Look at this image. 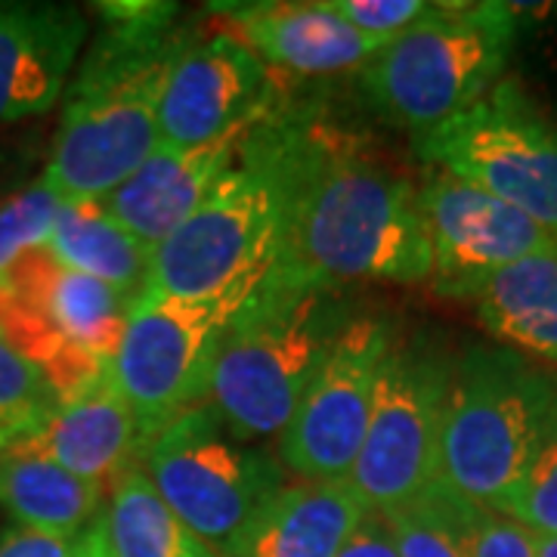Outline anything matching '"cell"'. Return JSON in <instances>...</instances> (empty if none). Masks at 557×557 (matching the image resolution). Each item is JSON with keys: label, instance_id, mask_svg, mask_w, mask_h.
Listing matches in <instances>:
<instances>
[{"label": "cell", "instance_id": "6da1fadb", "mask_svg": "<svg viewBox=\"0 0 557 557\" xmlns=\"http://www.w3.org/2000/svg\"><path fill=\"white\" fill-rule=\"evenodd\" d=\"M239 159L278 208V255L260 285L344 292L350 282L431 276L412 180L329 112L267 109L242 134Z\"/></svg>", "mask_w": 557, "mask_h": 557}, {"label": "cell", "instance_id": "7a4b0ae2", "mask_svg": "<svg viewBox=\"0 0 557 557\" xmlns=\"http://www.w3.org/2000/svg\"><path fill=\"white\" fill-rule=\"evenodd\" d=\"M106 28L65 94L44 183L60 201L106 199L161 146L164 81L189 35L174 28L177 3H97Z\"/></svg>", "mask_w": 557, "mask_h": 557}, {"label": "cell", "instance_id": "3957f363", "mask_svg": "<svg viewBox=\"0 0 557 557\" xmlns=\"http://www.w3.org/2000/svg\"><path fill=\"white\" fill-rule=\"evenodd\" d=\"M357 317L341 288H273L226 325L205 399L242 443L282 434L341 329Z\"/></svg>", "mask_w": 557, "mask_h": 557}, {"label": "cell", "instance_id": "277c9868", "mask_svg": "<svg viewBox=\"0 0 557 557\" xmlns=\"http://www.w3.org/2000/svg\"><path fill=\"white\" fill-rule=\"evenodd\" d=\"M557 399V379L511 347H471L456 359L440 428L437 483L496 511L518 483Z\"/></svg>", "mask_w": 557, "mask_h": 557}, {"label": "cell", "instance_id": "5b68a950", "mask_svg": "<svg viewBox=\"0 0 557 557\" xmlns=\"http://www.w3.org/2000/svg\"><path fill=\"white\" fill-rule=\"evenodd\" d=\"M518 16V3H434L362 69L366 100L397 127L434 131L493 90Z\"/></svg>", "mask_w": 557, "mask_h": 557}, {"label": "cell", "instance_id": "8992f818", "mask_svg": "<svg viewBox=\"0 0 557 557\" xmlns=\"http://www.w3.org/2000/svg\"><path fill=\"white\" fill-rule=\"evenodd\" d=\"M453 366L456 359L434 335H394L381 362L366 440L347 478L366 508L391 515L434 486Z\"/></svg>", "mask_w": 557, "mask_h": 557}, {"label": "cell", "instance_id": "52a82bcc", "mask_svg": "<svg viewBox=\"0 0 557 557\" xmlns=\"http://www.w3.org/2000/svg\"><path fill=\"white\" fill-rule=\"evenodd\" d=\"M139 468L168 508L218 557L260 505L285 486L282 461L233 437L218 412L201 403L161 428Z\"/></svg>", "mask_w": 557, "mask_h": 557}, {"label": "cell", "instance_id": "ba28073f", "mask_svg": "<svg viewBox=\"0 0 557 557\" xmlns=\"http://www.w3.org/2000/svg\"><path fill=\"white\" fill-rule=\"evenodd\" d=\"M278 255L273 189L248 164H233L201 205L152 251L143 292L183 300L251 298Z\"/></svg>", "mask_w": 557, "mask_h": 557}, {"label": "cell", "instance_id": "9c48e42d", "mask_svg": "<svg viewBox=\"0 0 557 557\" xmlns=\"http://www.w3.org/2000/svg\"><path fill=\"white\" fill-rule=\"evenodd\" d=\"M416 149L431 168L518 208L557 239V131L518 84H498L461 115L418 134Z\"/></svg>", "mask_w": 557, "mask_h": 557}, {"label": "cell", "instance_id": "30bf717a", "mask_svg": "<svg viewBox=\"0 0 557 557\" xmlns=\"http://www.w3.org/2000/svg\"><path fill=\"white\" fill-rule=\"evenodd\" d=\"M245 300L139 295L109 372L146 437L156 440L164 424L205 399L220 338Z\"/></svg>", "mask_w": 557, "mask_h": 557}, {"label": "cell", "instance_id": "8fae6325", "mask_svg": "<svg viewBox=\"0 0 557 557\" xmlns=\"http://www.w3.org/2000/svg\"><path fill=\"white\" fill-rule=\"evenodd\" d=\"M391 322L357 313L304 391L298 412L278 434V461L300 480H347L354 471L391 350Z\"/></svg>", "mask_w": 557, "mask_h": 557}, {"label": "cell", "instance_id": "7c38bea8", "mask_svg": "<svg viewBox=\"0 0 557 557\" xmlns=\"http://www.w3.org/2000/svg\"><path fill=\"white\" fill-rule=\"evenodd\" d=\"M418 211L431 245L434 288L449 298H478L498 270L557 245L536 220L443 168H428Z\"/></svg>", "mask_w": 557, "mask_h": 557}, {"label": "cell", "instance_id": "4fadbf2b", "mask_svg": "<svg viewBox=\"0 0 557 557\" xmlns=\"http://www.w3.org/2000/svg\"><path fill=\"white\" fill-rule=\"evenodd\" d=\"M267 109V69L245 40L233 35L189 40L161 90V146L193 149L239 137Z\"/></svg>", "mask_w": 557, "mask_h": 557}, {"label": "cell", "instance_id": "5bb4252c", "mask_svg": "<svg viewBox=\"0 0 557 557\" xmlns=\"http://www.w3.org/2000/svg\"><path fill=\"white\" fill-rule=\"evenodd\" d=\"M84 38L72 3L0 0V127L57 106Z\"/></svg>", "mask_w": 557, "mask_h": 557}, {"label": "cell", "instance_id": "9a60e30c", "mask_svg": "<svg viewBox=\"0 0 557 557\" xmlns=\"http://www.w3.org/2000/svg\"><path fill=\"white\" fill-rule=\"evenodd\" d=\"M112 366V362H109ZM152 440L121 397L112 372L69 403H60L53 418L35 437L22 440L7 453L40 456L65 471L94 483H115L131 468H139Z\"/></svg>", "mask_w": 557, "mask_h": 557}, {"label": "cell", "instance_id": "2e32d148", "mask_svg": "<svg viewBox=\"0 0 557 557\" xmlns=\"http://www.w3.org/2000/svg\"><path fill=\"white\" fill-rule=\"evenodd\" d=\"M239 139L242 134L193 149L159 146L119 189L100 199L102 208L134 239L156 251L233 168Z\"/></svg>", "mask_w": 557, "mask_h": 557}, {"label": "cell", "instance_id": "e0dca14e", "mask_svg": "<svg viewBox=\"0 0 557 557\" xmlns=\"http://www.w3.org/2000/svg\"><path fill=\"white\" fill-rule=\"evenodd\" d=\"M226 20L239 25L242 40L278 69L298 75H332L357 69L391 44L357 32L329 3H223Z\"/></svg>", "mask_w": 557, "mask_h": 557}, {"label": "cell", "instance_id": "ac0fdd59", "mask_svg": "<svg viewBox=\"0 0 557 557\" xmlns=\"http://www.w3.org/2000/svg\"><path fill=\"white\" fill-rule=\"evenodd\" d=\"M366 505L347 480L282 486L220 557H338Z\"/></svg>", "mask_w": 557, "mask_h": 557}, {"label": "cell", "instance_id": "d6986e66", "mask_svg": "<svg viewBox=\"0 0 557 557\" xmlns=\"http://www.w3.org/2000/svg\"><path fill=\"white\" fill-rule=\"evenodd\" d=\"M13 298L47 319L62 338L102 359L115 357L137 298L60 267L47 245L28 251L10 273Z\"/></svg>", "mask_w": 557, "mask_h": 557}, {"label": "cell", "instance_id": "ffe728a7", "mask_svg": "<svg viewBox=\"0 0 557 557\" xmlns=\"http://www.w3.org/2000/svg\"><path fill=\"white\" fill-rule=\"evenodd\" d=\"M478 317L515 354L557 362V245L498 270L478 292Z\"/></svg>", "mask_w": 557, "mask_h": 557}, {"label": "cell", "instance_id": "44dd1931", "mask_svg": "<svg viewBox=\"0 0 557 557\" xmlns=\"http://www.w3.org/2000/svg\"><path fill=\"white\" fill-rule=\"evenodd\" d=\"M102 486L28 453H0V508L50 536H78L100 515Z\"/></svg>", "mask_w": 557, "mask_h": 557}, {"label": "cell", "instance_id": "7402d4cb", "mask_svg": "<svg viewBox=\"0 0 557 557\" xmlns=\"http://www.w3.org/2000/svg\"><path fill=\"white\" fill-rule=\"evenodd\" d=\"M47 251L65 270L100 278L134 298L143 295L152 267V248L109 218L100 199L60 201Z\"/></svg>", "mask_w": 557, "mask_h": 557}, {"label": "cell", "instance_id": "603a6c76", "mask_svg": "<svg viewBox=\"0 0 557 557\" xmlns=\"http://www.w3.org/2000/svg\"><path fill=\"white\" fill-rule=\"evenodd\" d=\"M94 523L102 557H218L168 508L143 468H131L112 483L109 505Z\"/></svg>", "mask_w": 557, "mask_h": 557}, {"label": "cell", "instance_id": "cb8c5ba5", "mask_svg": "<svg viewBox=\"0 0 557 557\" xmlns=\"http://www.w3.org/2000/svg\"><path fill=\"white\" fill-rule=\"evenodd\" d=\"M60 409V397L38 362L0 338V453L35 437Z\"/></svg>", "mask_w": 557, "mask_h": 557}, {"label": "cell", "instance_id": "d4e9b609", "mask_svg": "<svg viewBox=\"0 0 557 557\" xmlns=\"http://www.w3.org/2000/svg\"><path fill=\"white\" fill-rule=\"evenodd\" d=\"M424 496L437 505L440 515L453 527L465 557H536V539L518 520L453 496L437 480Z\"/></svg>", "mask_w": 557, "mask_h": 557}, {"label": "cell", "instance_id": "484cf974", "mask_svg": "<svg viewBox=\"0 0 557 557\" xmlns=\"http://www.w3.org/2000/svg\"><path fill=\"white\" fill-rule=\"evenodd\" d=\"M496 511L518 520L530 533L557 536V399L539 431L536 446L527 458L518 483L502 498Z\"/></svg>", "mask_w": 557, "mask_h": 557}, {"label": "cell", "instance_id": "4316f807", "mask_svg": "<svg viewBox=\"0 0 557 557\" xmlns=\"http://www.w3.org/2000/svg\"><path fill=\"white\" fill-rule=\"evenodd\" d=\"M57 211H60V196L44 180L0 201V288L3 292H10L13 267L28 251H38L50 242Z\"/></svg>", "mask_w": 557, "mask_h": 557}, {"label": "cell", "instance_id": "83f0119b", "mask_svg": "<svg viewBox=\"0 0 557 557\" xmlns=\"http://www.w3.org/2000/svg\"><path fill=\"white\" fill-rule=\"evenodd\" d=\"M387 518L399 557H465L453 527L437 511V505L421 496L406 508H397Z\"/></svg>", "mask_w": 557, "mask_h": 557}, {"label": "cell", "instance_id": "f1b7e54d", "mask_svg": "<svg viewBox=\"0 0 557 557\" xmlns=\"http://www.w3.org/2000/svg\"><path fill=\"white\" fill-rule=\"evenodd\" d=\"M431 7L434 3L424 0H329V10L357 32L384 40H394L412 28L421 16H428Z\"/></svg>", "mask_w": 557, "mask_h": 557}, {"label": "cell", "instance_id": "f546056e", "mask_svg": "<svg viewBox=\"0 0 557 557\" xmlns=\"http://www.w3.org/2000/svg\"><path fill=\"white\" fill-rule=\"evenodd\" d=\"M0 557H102V545L94 520L78 536H50L38 530H3Z\"/></svg>", "mask_w": 557, "mask_h": 557}, {"label": "cell", "instance_id": "4dcf8cb0", "mask_svg": "<svg viewBox=\"0 0 557 557\" xmlns=\"http://www.w3.org/2000/svg\"><path fill=\"white\" fill-rule=\"evenodd\" d=\"M338 557H399L387 518L381 511L366 508V515L359 518L354 533L341 545Z\"/></svg>", "mask_w": 557, "mask_h": 557}, {"label": "cell", "instance_id": "1f68e13d", "mask_svg": "<svg viewBox=\"0 0 557 557\" xmlns=\"http://www.w3.org/2000/svg\"><path fill=\"white\" fill-rule=\"evenodd\" d=\"M533 539H536V557H557V536L533 533Z\"/></svg>", "mask_w": 557, "mask_h": 557}]
</instances>
